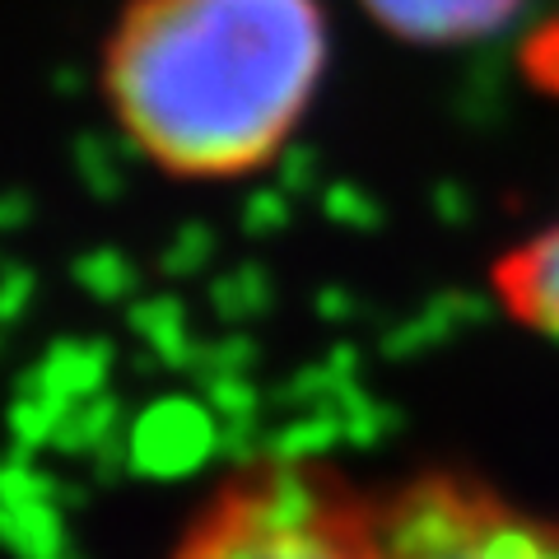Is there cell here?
Instances as JSON below:
<instances>
[{"label":"cell","mask_w":559,"mask_h":559,"mask_svg":"<svg viewBox=\"0 0 559 559\" xmlns=\"http://www.w3.org/2000/svg\"><path fill=\"white\" fill-rule=\"evenodd\" d=\"M359 5L406 43H471L509 24L522 0H359Z\"/></svg>","instance_id":"5b68a950"},{"label":"cell","mask_w":559,"mask_h":559,"mask_svg":"<svg viewBox=\"0 0 559 559\" xmlns=\"http://www.w3.org/2000/svg\"><path fill=\"white\" fill-rule=\"evenodd\" d=\"M382 559H559V532L462 476H425L378 513Z\"/></svg>","instance_id":"3957f363"},{"label":"cell","mask_w":559,"mask_h":559,"mask_svg":"<svg viewBox=\"0 0 559 559\" xmlns=\"http://www.w3.org/2000/svg\"><path fill=\"white\" fill-rule=\"evenodd\" d=\"M522 70H527L532 84L559 94V24L532 33L527 47H522ZM489 285L522 326L559 336V224L527 238L522 248L503 252L489 271Z\"/></svg>","instance_id":"277c9868"},{"label":"cell","mask_w":559,"mask_h":559,"mask_svg":"<svg viewBox=\"0 0 559 559\" xmlns=\"http://www.w3.org/2000/svg\"><path fill=\"white\" fill-rule=\"evenodd\" d=\"M173 559H382V532L326 466L257 462L215 485Z\"/></svg>","instance_id":"7a4b0ae2"},{"label":"cell","mask_w":559,"mask_h":559,"mask_svg":"<svg viewBox=\"0 0 559 559\" xmlns=\"http://www.w3.org/2000/svg\"><path fill=\"white\" fill-rule=\"evenodd\" d=\"M322 70L318 0H127L98 75L140 159L182 182H229L289 145Z\"/></svg>","instance_id":"6da1fadb"}]
</instances>
